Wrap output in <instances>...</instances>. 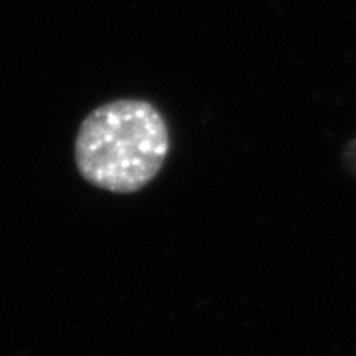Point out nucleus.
I'll list each match as a JSON object with an SVG mask.
<instances>
[{
    "label": "nucleus",
    "mask_w": 356,
    "mask_h": 356,
    "mask_svg": "<svg viewBox=\"0 0 356 356\" xmlns=\"http://www.w3.org/2000/svg\"><path fill=\"white\" fill-rule=\"evenodd\" d=\"M171 147L164 115L147 100L118 99L88 113L75 138V164L86 182L129 195L159 177Z\"/></svg>",
    "instance_id": "nucleus-1"
}]
</instances>
